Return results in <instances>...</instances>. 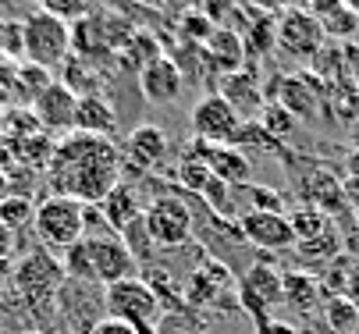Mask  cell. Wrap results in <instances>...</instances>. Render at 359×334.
Masks as SVG:
<instances>
[{"label": "cell", "instance_id": "52a82bcc", "mask_svg": "<svg viewBox=\"0 0 359 334\" xmlns=\"http://www.w3.org/2000/svg\"><path fill=\"white\" fill-rule=\"evenodd\" d=\"M142 221H146V231L157 249H178L192 238V210L175 196L153 200L142 210Z\"/></svg>", "mask_w": 359, "mask_h": 334}, {"label": "cell", "instance_id": "7bdbcfd3", "mask_svg": "<svg viewBox=\"0 0 359 334\" xmlns=\"http://www.w3.org/2000/svg\"><path fill=\"white\" fill-rule=\"evenodd\" d=\"M18 334H43V330H36V327H25V330H18Z\"/></svg>", "mask_w": 359, "mask_h": 334}, {"label": "cell", "instance_id": "b9f144b4", "mask_svg": "<svg viewBox=\"0 0 359 334\" xmlns=\"http://www.w3.org/2000/svg\"><path fill=\"white\" fill-rule=\"evenodd\" d=\"M341 188H345V203H352V207L359 210V174H352Z\"/></svg>", "mask_w": 359, "mask_h": 334}, {"label": "cell", "instance_id": "9c48e42d", "mask_svg": "<svg viewBox=\"0 0 359 334\" xmlns=\"http://www.w3.org/2000/svg\"><path fill=\"white\" fill-rule=\"evenodd\" d=\"M238 302L245 306V313L256 320V327L267 323L274 306L285 302V292H281V274L271 267V263H256L245 270V277L238 281Z\"/></svg>", "mask_w": 359, "mask_h": 334}, {"label": "cell", "instance_id": "277c9868", "mask_svg": "<svg viewBox=\"0 0 359 334\" xmlns=\"http://www.w3.org/2000/svg\"><path fill=\"white\" fill-rule=\"evenodd\" d=\"M32 231H36L43 249L68 253L75 242H82V238H86V203H79L72 196L50 193L43 203H36Z\"/></svg>", "mask_w": 359, "mask_h": 334}, {"label": "cell", "instance_id": "ba28073f", "mask_svg": "<svg viewBox=\"0 0 359 334\" xmlns=\"http://www.w3.org/2000/svg\"><path fill=\"white\" fill-rule=\"evenodd\" d=\"M238 128H242V118L221 92H210V97H203L192 107V135L199 142H207V146H231Z\"/></svg>", "mask_w": 359, "mask_h": 334}, {"label": "cell", "instance_id": "d590c367", "mask_svg": "<svg viewBox=\"0 0 359 334\" xmlns=\"http://www.w3.org/2000/svg\"><path fill=\"white\" fill-rule=\"evenodd\" d=\"M252 200H256V210L281 214V196H278V193H271V188H252Z\"/></svg>", "mask_w": 359, "mask_h": 334}, {"label": "cell", "instance_id": "3957f363", "mask_svg": "<svg viewBox=\"0 0 359 334\" xmlns=\"http://www.w3.org/2000/svg\"><path fill=\"white\" fill-rule=\"evenodd\" d=\"M72 57V25L54 11H32L22 22V61L54 71Z\"/></svg>", "mask_w": 359, "mask_h": 334}, {"label": "cell", "instance_id": "f35d334b", "mask_svg": "<svg viewBox=\"0 0 359 334\" xmlns=\"http://www.w3.org/2000/svg\"><path fill=\"white\" fill-rule=\"evenodd\" d=\"M256 334H299V327H292V323H285V320L271 316L267 323H260V327H256Z\"/></svg>", "mask_w": 359, "mask_h": 334}, {"label": "cell", "instance_id": "6da1fadb", "mask_svg": "<svg viewBox=\"0 0 359 334\" xmlns=\"http://www.w3.org/2000/svg\"><path fill=\"white\" fill-rule=\"evenodd\" d=\"M121 181V153L107 135L68 132L46 164V185L57 196L79 203H104V196Z\"/></svg>", "mask_w": 359, "mask_h": 334}, {"label": "cell", "instance_id": "ffe728a7", "mask_svg": "<svg viewBox=\"0 0 359 334\" xmlns=\"http://www.w3.org/2000/svg\"><path fill=\"white\" fill-rule=\"evenodd\" d=\"M281 292H285V302L288 306H295L299 313H310L320 302V281L313 274L288 270V274H281Z\"/></svg>", "mask_w": 359, "mask_h": 334}, {"label": "cell", "instance_id": "d6986e66", "mask_svg": "<svg viewBox=\"0 0 359 334\" xmlns=\"http://www.w3.org/2000/svg\"><path fill=\"white\" fill-rule=\"evenodd\" d=\"M100 207V214H104V221H107V228L114 231V235H121L132 221H139L142 217V207H139V196L132 193V188L125 185V181H118L111 193L104 196V203H96Z\"/></svg>", "mask_w": 359, "mask_h": 334}, {"label": "cell", "instance_id": "cb8c5ba5", "mask_svg": "<svg viewBox=\"0 0 359 334\" xmlns=\"http://www.w3.org/2000/svg\"><path fill=\"white\" fill-rule=\"evenodd\" d=\"M288 221H292V231H295V246H299V242H310V238H317V235H324V231L331 228L327 214H320L317 207H302V210H295Z\"/></svg>", "mask_w": 359, "mask_h": 334}, {"label": "cell", "instance_id": "484cf974", "mask_svg": "<svg viewBox=\"0 0 359 334\" xmlns=\"http://www.w3.org/2000/svg\"><path fill=\"white\" fill-rule=\"evenodd\" d=\"M324 316H327V327L334 334H352L355 323H359V309L345 295H331V302L324 306Z\"/></svg>", "mask_w": 359, "mask_h": 334}, {"label": "cell", "instance_id": "836d02e7", "mask_svg": "<svg viewBox=\"0 0 359 334\" xmlns=\"http://www.w3.org/2000/svg\"><path fill=\"white\" fill-rule=\"evenodd\" d=\"M15 75H18V61L0 57V104H8L15 97Z\"/></svg>", "mask_w": 359, "mask_h": 334}, {"label": "cell", "instance_id": "ab89813d", "mask_svg": "<svg viewBox=\"0 0 359 334\" xmlns=\"http://www.w3.org/2000/svg\"><path fill=\"white\" fill-rule=\"evenodd\" d=\"M267 8H281V11H310L313 0H264Z\"/></svg>", "mask_w": 359, "mask_h": 334}, {"label": "cell", "instance_id": "f546056e", "mask_svg": "<svg viewBox=\"0 0 359 334\" xmlns=\"http://www.w3.org/2000/svg\"><path fill=\"white\" fill-rule=\"evenodd\" d=\"M214 22L203 15V11H192V15H185L182 18V36L189 39V43H196V46H207V39L214 36Z\"/></svg>", "mask_w": 359, "mask_h": 334}, {"label": "cell", "instance_id": "30bf717a", "mask_svg": "<svg viewBox=\"0 0 359 334\" xmlns=\"http://www.w3.org/2000/svg\"><path fill=\"white\" fill-rule=\"evenodd\" d=\"M324 25L310 15V11H285L278 18V50H285L288 57L310 61L324 50Z\"/></svg>", "mask_w": 359, "mask_h": 334}, {"label": "cell", "instance_id": "83f0119b", "mask_svg": "<svg viewBox=\"0 0 359 334\" xmlns=\"http://www.w3.org/2000/svg\"><path fill=\"white\" fill-rule=\"evenodd\" d=\"M260 125H264V132H267V135H274L278 142H281V139H288V135L299 128V121H295L281 104H264V111H260Z\"/></svg>", "mask_w": 359, "mask_h": 334}, {"label": "cell", "instance_id": "8992f818", "mask_svg": "<svg viewBox=\"0 0 359 334\" xmlns=\"http://www.w3.org/2000/svg\"><path fill=\"white\" fill-rule=\"evenodd\" d=\"M104 309H107V316L135 327L139 334H157V323L164 316L157 295H153V288L142 277H128V281H118L111 288H104Z\"/></svg>", "mask_w": 359, "mask_h": 334}, {"label": "cell", "instance_id": "ee69618b", "mask_svg": "<svg viewBox=\"0 0 359 334\" xmlns=\"http://www.w3.org/2000/svg\"><path fill=\"white\" fill-rule=\"evenodd\" d=\"M61 334H72V330H61Z\"/></svg>", "mask_w": 359, "mask_h": 334}, {"label": "cell", "instance_id": "74e56055", "mask_svg": "<svg viewBox=\"0 0 359 334\" xmlns=\"http://www.w3.org/2000/svg\"><path fill=\"white\" fill-rule=\"evenodd\" d=\"M341 295L359 309V260L352 263V270H348V281H345V288H341Z\"/></svg>", "mask_w": 359, "mask_h": 334}, {"label": "cell", "instance_id": "8fae6325", "mask_svg": "<svg viewBox=\"0 0 359 334\" xmlns=\"http://www.w3.org/2000/svg\"><path fill=\"white\" fill-rule=\"evenodd\" d=\"M320 97H324V85L313 75H285L267 85V104H281L295 121L313 118L320 111Z\"/></svg>", "mask_w": 359, "mask_h": 334}, {"label": "cell", "instance_id": "5b68a950", "mask_svg": "<svg viewBox=\"0 0 359 334\" xmlns=\"http://www.w3.org/2000/svg\"><path fill=\"white\" fill-rule=\"evenodd\" d=\"M11 281L29 309H50L57 306V292L65 284V263L50 256V249H32L11 270Z\"/></svg>", "mask_w": 359, "mask_h": 334}, {"label": "cell", "instance_id": "1f68e13d", "mask_svg": "<svg viewBox=\"0 0 359 334\" xmlns=\"http://www.w3.org/2000/svg\"><path fill=\"white\" fill-rule=\"evenodd\" d=\"M199 11L207 15L217 29H231L228 22H231V15H235V0H203Z\"/></svg>", "mask_w": 359, "mask_h": 334}, {"label": "cell", "instance_id": "ac0fdd59", "mask_svg": "<svg viewBox=\"0 0 359 334\" xmlns=\"http://www.w3.org/2000/svg\"><path fill=\"white\" fill-rule=\"evenodd\" d=\"M118 128V118H114V107L93 92V97H79L75 104V128L72 132H86V135H107Z\"/></svg>", "mask_w": 359, "mask_h": 334}, {"label": "cell", "instance_id": "603a6c76", "mask_svg": "<svg viewBox=\"0 0 359 334\" xmlns=\"http://www.w3.org/2000/svg\"><path fill=\"white\" fill-rule=\"evenodd\" d=\"M245 29H249V32L242 36V43H245V54H249V50H256V54H267L271 46H278V18H274V15H256Z\"/></svg>", "mask_w": 359, "mask_h": 334}, {"label": "cell", "instance_id": "e575fe53", "mask_svg": "<svg viewBox=\"0 0 359 334\" xmlns=\"http://www.w3.org/2000/svg\"><path fill=\"white\" fill-rule=\"evenodd\" d=\"M86 334H139V330L128 327V323H121V320H114V316H104V320H96Z\"/></svg>", "mask_w": 359, "mask_h": 334}, {"label": "cell", "instance_id": "d6a6232c", "mask_svg": "<svg viewBox=\"0 0 359 334\" xmlns=\"http://www.w3.org/2000/svg\"><path fill=\"white\" fill-rule=\"evenodd\" d=\"M203 200L210 203V210H217V214H228L231 207H228V196H231V185H224V181H217V178H210L207 181V188L199 193Z\"/></svg>", "mask_w": 359, "mask_h": 334}, {"label": "cell", "instance_id": "8d00e7d4", "mask_svg": "<svg viewBox=\"0 0 359 334\" xmlns=\"http://www.w3.org/2000/svg\"><path fill=\"white\" fill-rule=\"evenodd\" d=\"M43 4H46L43 11H54V15L65 18V15H72V11H82L86 0H43Z\"/></svg>", "mask_w": 359, "mask_h": 334}, {"label": "cell", "instance_id": "d4e9b609", "mask_svg": "<svg viewBox=\"0 0 359 334\" xmlns=\"http://www.w3.org/2000/svg\"><path fill=\"white\" fill-rule=\"evenodd\" d=\"M118 238L125 242V249L132 253V260H135V263H149V260H153V253H157V246H153V238H149V231H146V221H142V217H139V221H132Z\"/></svg>", "mask_w": 359, "mask_h": 334}, {"label": "cell", "instance_id": "60d3db41", "mask_svg": "<svg viewBox=\"0 0 359 334\" xmlns=\"http://www.w3.org/2000/svg\"><path fill=\"white\" fill-rule=\"evenodd\" d=\"M11 253H15V231L0 224V260H11Z\"/></svg>", "mask_w": 359, "mask_h": 334}, {"label": "cell", "instance_id": "9a60e30c", "mask_svg": "<svg viewBox=\"0 0 359 334\" xmlns=\"http://www.w3.org/2000/svg\"><path fill=\"white\" fill-rule=\"evenodd\" d=\"M221 97L235 107L238 118H242V114H245V118H260V111H264V104H267V92L260 89L252 68H242V71H235V75H224Z\"/></svg>", "mask_w": 359, "mask_h": 334}, {"label": "cell", "instance_id": "f6af8a7d", "mask_svg": "<svg viewBox=\"0 0 359 334\" xmlns=\"http://www.w3.org/2000/svg\"><path fill=\"white\" fill-rule=\"evenodd\" d=\"M0 313H4V306H0Z\"/></svg>", "mask_w": 359, "mask_h": 334}, {"label": "cell", "instance_id": "2e32d148", "mask_svg": "<svg viewBox=\"0 0 359 334\" xmlns=\"http://www.w3.org/2000/svg\"><path fill=\"white\" fill-rule=\"evenodd\" d=\"M125 150H128V160H132L135 167L149 171V167H157V164L164 160V153H168V135H164V128H157V125H139V128L128 132Z\"/></svg>", "mask_w": 359, "mask_h": 334}, {"label": "cell", "instance_id": "7402d4cb", "mask_svg": "<svg viewBox=\"0 0 359 334\" xmlns=\"http://www.w3.org/2000/svg\"><path fill=\"white\" fill-rule=\"evenodd\" d=\"M32 221H36V203L29 196H15V193L0 196V224L4 228L18 235L22 228H32Z\"/></svg>", "mask_w": 359, "mask_h": 334}, {"label": "cell", "instance_id": "4fadbf2b", "mask_svg": "<svg viewBox=\"0 0 359 334\" xmlns=\"http://www.w3.org/2000/svg\"><path fill=\"white\" fill-rule=\"evenodd\" d=\"M182 85H185V71L168 54H157L153 61H146L139 68V89H142V97L149 104H171V100H178Z\"/></svg>", "mask_w": 359, "mask_h": 334}, {"label": "cell", "instance_id": "5bb4252c", "mask_svg": "<svg viewBox=\"0 0 359 334\" xmlns=\"http://www.w3.org/2000/svg\"><path fill=\"white\" fill-rule=\"evenodd\" d=\"M242 238L252 242L256 249H292L295 246V231L285 214H267V210H249L242 221Z\"/></svg>", "mask_w": 359, "mask_h": 334}, {"label": "cell", "instance_id": "f1b7e54d", "mask_svg": "<svg viewBox=\"0 0 359 334\" xmlns=\"http://www.w3.org/2000/svg\"><path fill=\"white\" fill-rule=\"evenodd\" d=\"M210 178H214V174H210V167L203 164V160H196V157H185V160L178 164V181H182V185H189L196 196L203 193V188H207V181H210Z\"/></svg>", "mask_w": 359, "mask_h": 334}, {"label": "cell", "instance_id": "4316f807", "mask_svg": "<svg viewBox=\"0 0 359 334\" xmlns=\"http://www.w3.org/2000/svg\"><path fill=\"white\" fill-rule=\"evenodd\" d=\"M299 253H302L306 260L331 263L334 256H341V238H338V231H334V228H327L324 235L310 238V242H299Z\"/></svg>", "mask_w": 359, "mask_h": 334}, {"label": "cell", "instance_id": "7a4b0ae2", "mask_svg": "<svg viewBox=\"0 0 359 334\" xmlns=\"http://www.w3.org/2000/svg\"><path fill=\"white\" fill-rule=\"evenodd\" d=\"M135 260L125 249V242L107 231V235H86L82 242H75L65 253V277L72 281H89L100 284V288H111L118 281L135 277Z\"/></svg>", "mask_w": 359, "mask_h": 334}, {"label": "cell", "instance_id": "44dd1931", "mask_svg": "<svg viewBox=\"0 0 359 334\" xmlns=\"http://www.w3.org/2000/svg\"><path fill=\"white\" fill-rule=\"evenodd\" d=\"M231 281V274H228V267L224 263H217V260H207L199 267V274L192 277V288H185V302L192 299V302H210L217 292H221V284H228Z\"/></svg>", "mask_w": 359, "mask_h": 334}, {"label": "cell", "instance_id": "4dcf8cb0", "mask_svg": "<svg viewBox=\"0 0 359 334\" xmlns=\"http://www.w3.org/2000/svg\"><path fill=\"white\" fill-rule=\"evenodd\" d=\"M0 57H22V22H8L0 18Z\"/></svg>", "mask_w": 359, "mask_h": 334}, {"label": "cell", "instance_id": "bcb514c9", "mask_svg": "<svg viewBox=\"0 0 359 334\" xmlns=\"http://www.w3.org/2000/svg\"><path fill=\"white\" fill-rule=\"evenodd\" d=\"M355 132H359V128H355Z\"/></svg>", "mask_w": 359, "mask_h": 334}, {"label": "cell", "instance_id": "e0dca14e", "mask_svg": "<svg viewBox=\"0 0 359 334\" xmlns=\"http://www.w3.org/2000/svg\"><path fill=\"white\" fill-rule=\"evenodd\" d=\"M203 54L224 75H235L245 68V43H242V32H235V29H214V36L203 46Z\"/></svg>", "mask_w": 359, "mask_h": 334}, {"label": "cell", "instance_id": "7c38bea8", "mask_svg": "<svg viewBox=\"0 0 359 334\" xmlns=\"http://www.w3.org/2000/svg\"><path fill=\"white\" fill-rule=\"evenodd\" d=\"M75 104H79V97L65 82H50L29 104V111H32V118L43 132H65L68 135L75 128Z\"/></svg>", "mask_w": 359, "mask_h": 334}]
</instances>
